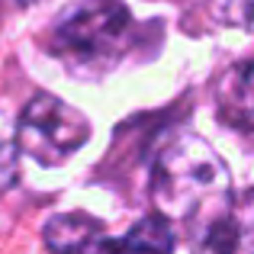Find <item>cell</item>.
Returning <instances> with one entry per match:
<instances>
[{
    "instance_id": "cell-2",
    "label": "cell",
    "mask_w": 254,
    "mask_h": 254,
    "mask_svg": "<svg viewBox=\"0 0 254 254\" xmlns=\"http://www.w3.org/2000/svg\"><path fill=\"white\" fill-rule=\"evenodd\" d=\"M132 39V13L123 0H81L52 26L49 52L74 77H100L119 64Z\"/></svg>"
},
{
    "instance_id": "cell-7",
    "label": "cell",
    "mask_w": 254,
    "mask_h": 254,
    "mask_svg": "<svg viewBox=\"0 0 254 254\" xmlns=\"http://www.w3.org/2000/svg\"><path fill=\"white\" fill-rule=\"evenodd\" d=\"M103 235V225L87 212H64L45 222V248L52 254H87L97 238Z\"/></svg>"
},
{
    "instance_id": "cell-3",
    "label": "cell",
    "mask_w": 254,
    "mask_h": 254,
    "mask_svg": "<svg viewBox=\"0 0 254 254\" xmlns=\"http://www.w3.org/2000/svg\"><path fill=\"white\" fill-rule=\"evenodd\" d=\"M13 138L16 151L29 155L42 168H55L90 142V119L55 93H36L19 113Z\"/></svg>"
},
{
    "instance_id": "cell-6",
    "label": "cell",
    "mask_w": 254,
    "mask_h": 254,
    "mask_svg": "<svg viewBox=\"0 0 254 254\" xmlns=\"http://www.w3.org/2000/svg\"><path fill=\"white\" fill-rule=\"evenodd\" d=\"M87 254H174L171 222L161 216V212L145 216L119 238H103L100 235L97 242L87 248Z\"/></svg>"
},
{
    "instance_id": "cell-5",
    "label": "cell",
    "mask_w": 254,
    "mask_h": 254,
    "mask_svg": "<svg viewBox=\"0 0 254 254\" xmlns=\"http://www.w3.org/2000/svg\"><path fill=\"white\" fill-rule=\"evenodd\" d=\"M219 116L225 126L254 135V58L238 62L219 81Z\"/></svg>"
},
{
    "instance_id": "cell-10",
    "label": "cell",
    "mask_w": 254,
    "mask_h": 254,
    "mask_svg": "<svg viewBox=\"0 0 254 254\" xmlns=\"http://www.w3.org/2000/svg\"><path fill=\"white\" fill-rule=\"evenodd\" d=\"M13 3H16V6H23V3H36V0H13Z\"/></svg>"
},
{
    "instance_id": "cell-1",
    "label": "cell",
    "mask_w": 254,
    "mask_h": 254,
    "mask_svg": "<svg viewBox=\"0 0 254 254\" xmlns=\"http://www.w3.org/2000/svg\"><path fill=\"white\" fill-rule=\"evenodd\" d=\"M232 199L225 161L206 138L180 135L158 155L151 171V203L168 222H206Z\"/></svg>"
},
{
    "instance_id": "cell-9",
    "label": "cell",
    "mask_w": 254,
    "mask_h": 254,
    "mask_svg": "<svg viewBox=\"0 0 254 254\" xmlns=\"http://www.w3.org/2000/svg\"><path fill=\"white\" fill-rule=\"evenodd\" d=\"M16 174V138L6 132V123H0V190H6Z\"/></svg>"
},
{
    "instance_id": "cell-4",
    "label": "cell",
    "mask_w": 254,
    "mask_h": 254,
    "mask_svg": "<svg viewBox=\"0 0 254 254\" xmlns=\"http://www.w3.org/2000/svg\"><path fill=\"white\" fill-rule=\"evenodd\" d=\"M193 254H254V190L229 199L222 212L199 225Z\"/></svg>"
},
{
    "instance_id": "cell-8",
    "label": "cell",
    "mask_w": 254,
    "mask_h": 254,
    "mask_svg": "<svg viewBox=\"0 0 254 254\" xmlns=\"http://www.w3.org/2000/svg\"><path fill=\"white\" fill-rule=\"evenodd\" d=\"M212 16L222 26H254V0H212Z\"/></svg>"
}]
</instances>
